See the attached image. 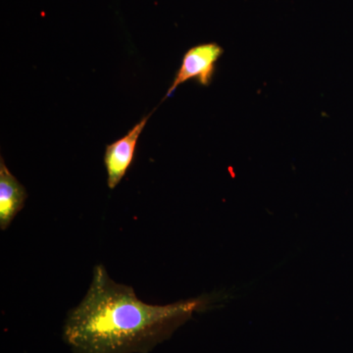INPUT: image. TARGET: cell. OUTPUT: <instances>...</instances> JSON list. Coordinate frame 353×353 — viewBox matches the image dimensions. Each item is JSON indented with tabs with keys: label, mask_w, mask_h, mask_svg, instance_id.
<instances>
[{
	"label": "cell",
	"mask_w": 353,
	"mask_h": 353,
	"mask_svg": "<svg viewBox=\"0 0 353 353\" xmlns=\"http://www.w3.org/2000/svg\"><path fill=\"white\" fill-rule=\"evenodd\" d=\"M219 301L213 294L165 305L143 303L131 285L95 265L87 294L67 314L62 338L73 353H150Z\"/></svg>",
	"instance_id": "6da1fadb"
},
{
	"label": "cell",
	"mask_w": 353,
	"mask_h": 353,
	"mask_svg": "<svg viewBox=\"0 0 353 353\" xmlns=\"http://www.w3.org/2000/svg\"><path fill=\"white\" fill-rule=\"evenodd\" d=\"M223 52V48L215 43L199 44L190 48L183 55L180 69L164 99L170 97L179 85L194 79L204 87H208L215 73L216 63Z\"/></svg>",
	"instance_id": "7a4b0ae2"
},
{
	"label": "cell",
	"mask_w": 353,
	"mask_h": 353,
	"mask_svg": "<svg viewBox=\"0 0 353 353\" xmlns=\"http://www.w3.org/2000/svg\"><path fill=\"white\" fill-rule=\"evenodd\" d=\"M150 115L152 114L139 121L138 124L134 125L127 132L126 136L106 145L104 165H105L106 172H108L109 189H115L126 175L128 169L130 168L132 160H134L139 136L145 129Z\"/></svg>",
	"instance_id": "3957f363"
},
{
	"label": "cell",
	"mask_w": 353,
	"mask_h": 353,
	"mask_svg": "<svg viewBox=\"0 0 353 353\" xmlns=\"http://www.w3.org/2000/svg\"><path fill=\"white\" fill-rule=\"evenodd\" d=\"M28 192L0 157V230L6 231L24 208Z\"/></svg>",
	"instance_id": "277c9868"
}]
</instances>
